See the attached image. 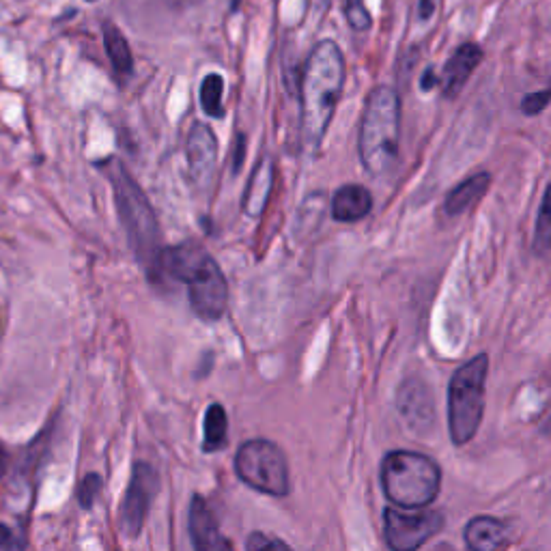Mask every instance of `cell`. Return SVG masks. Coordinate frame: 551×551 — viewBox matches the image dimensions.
<instances>
[{"label": "cell", "mask_w": 551, "mask_h": 551, "mask_svg": "<svg viewBox=\"0 0 551 551\" xmlns=\"http://www.w3.org/2000/svg\"><path fill=\"white\" fill-rule=\"evenodd\" d=\"M345 87V56L334 41L323 39L310 50L302 76V145L321 147Z\"/></svg>", "instance_id": "cell-1"}, {"label": "cell", "mask_w": 551, "mask_h": 551, "mask_svg": "<svg viewBox=\"0 0 551 551\" xmlns=\"http://www.w3.org/2000/svg\"><path fill=\"white\" fill-rule=\"evenodd\" d=\"M158 274L188 285L190 306L203 321L222 319L229 304V285L220 265L199 244H179L160 254Z\"/></svg>", "instance_id": "cell-2"}, {"label": "cell", "mask_w": 551, "mask_h": 551, "mask_svg": "<svg viewBox=\"0 0 551 551\" xmlns=\"http://www.w3.org/2000/svg\"><path fill=\"white\" fill-rule=\"evenodd\" d=\"M399 136H401V100L392 87L373 89L366 97L358 153L360 164L371 177L388 175L399 158Z\"/></svg>", "instance_id": "cell-3"}, {"label": "cell", "mask_w": 551, "mask_h": 551, "mask_svg": "<svg viewBox=\"0 0 551 551\" xmlns=\"http://www.w3.org/2000/svg\"><path fill=\"white\" fill-rule=\"evenodd\" d=\"M381 487L394 506L416 511L437 498L442 487V470L422 452L394 450L381 463Z\"/></svg>", "instance_id": "cell-4"}, {"label": "cell", "mask_w": 551, "mask_h": 551, "mask_svg": "<svg viewBox=\"0 0 551 551\" xmlns=\"http://www.w3.org/2000/svg\"><path fill=\"white\" fill-rule=\"evenodd\" d=\"M108 177L112 181V188H115L121 222L136 250V257L149 272H155V276H158V261L162 254L160 229L147 196L119 162H110Z\"/></svg>", "instance_id": "cell-5"}, {"label": "cell", "mask_w": 551, "mask_h": 551, "mask_svg": "<svg viewBox=\"0 0 551 551\" xmlns=\"http://www.w3.org/2000/svg\"><path fill=\"white\" fill-rule=\"evenodd\" d=\"M489 373L487 353L465 362L455 371L448 386V429L457 446L468 444L476 435L485 412V386Z\"/></svg>", "instance_id": "cell-6"}, {"label": "cell", "mask_w": 551, "mask_h": 551, "mask_svg": "<svg viewBox=\"0 0 551 551\" xmlns=\"http://www.w3.org/2000/svg\"><path fill=\"white\" fill-rule=\"evenodd\" d=\"M235 472L242 483L274 498L291 491L289 463L285 452L270 440H250L235 455Z\"/></svg>", "instance_id": "cell-7"}, {"label": "cell", "mask_w": 551, "mask_h": 551, "mask_svg": "<svg viewBox=\"0 0 551 551\" xmlns=\"http://www.w3.org/2000/svg\"><path fill=\"white\" fill-rule=\"evenodd\" d=\"M442 528L444 517L437 511H409V508L388 506L384 513V534L392 551H416Z\"/></svg>", "instance_id": "cell-8"}, {"label": "cell", "mask_w": 551, "mask_h": 551, "mask_svg": "<svg viewBox=\"0 0 551 551\" xmlns=\"http://www.w3.org/2000/svg\"><path fill=\"white\" fill-rule=\"evenodd\" d=\"M158 487V474H155L151 465L143 461L136 463L121 504L119 519L121 530L130 536V539H134V536H138L140 530H143L151 508V500L155 498V493H158Z\"/></svg>", "instance_id": "cell-9"}, {"label": "cell", "mask_w": 551, "mask_h": 551, "mask_svg": "<svg viewBox=\"0 0 551 551\" xmlns=\"http://www.w3.org/2000/svg\"><path fill=\"white\" fill-rule=\"evenodd\" d=\"M188 175L194 186L205 188L218 164V138L205 123H194L186 143Z\"/></svg>", "instance_id": "cell-10"}, {"label": "cell", "mask_w": 551, "mask_h": 551, "mask_svg": "<svg viewBox=\"0 0 551 551\" xmlns=\"http://www.w3.org/2000/svg\"><path fill=\"white\" fill-rule=\"evenodd\" d=\"M188 530L194 551H229L214 513L201 496H194L190 502Z\"/></svg>", "instance_id": "cell-11"}, {"label": "cell", "mask_w": 551, "mask_h": 551, "mask_svg": "<svg viewBox=\"0 0 551 551\" xmlns=\"http://www.w3.org/2000/svg\"><path fill=\"white\" fill-rule=\"evenodd\" d=\"M483 61V50L480 46L472 44H461L452 56L448 59L444 74L440 76V87H442V95L446 100H455V97L463 91L465 84H468L470 76L474 74V69Z\"/></svg>", "instance_id": "cell-12"}, {"label": "cell", "mask_w": 551, "mask_h": 551, "mask_svg": "<svg viewBox=\"0 0 551 551\" xmlns=\"http://www.w3.org/2000/svg\"><path fill=\"white\" fill-rule=\"evenodd\" d=\"M463 539L470 551H502L508 543V532L500 519L478 515L465 526Z\"/></svg>", "instance_id": "cell-13"}, {"label": "cell", "mask_w": 551, "mask_h": 551, "mask_svg": "<svg viewBox=\"0 0 551 551\" xmlns=\"http://www.w3.org/2000/svg\"><path fill=\"white\" fill-rule=\"evenodd\" d=\"M373 196L364 186L349 183L332 196V218L338 222H358L371 214Z\"/></svg>", "instance_id": "cell-14"}, {"label": "cell", "mask_w": 551, "mask_h": 551, "mask_svg": "<svg viewBox=\"0 0 551 551\" xmlns=\"http://www.w3.org/2000/svg\"><path fill=\"white\" fill-rule=\"evenodd\" d=\"M274 188V162L263 158L248 181L246 199H244V214L248 218H261L263 211L270 203V194Z\"/></svg>", "instance_id": "cell-15"}, {"label": "cell", "mask_w": 551, "mask_h": 551, "mask_svg": "<svg viewBox=\"0 0 551 551\" xmlns=\"http://www.w3.org/2000/svg\"><path fill=\"white\" fill-rule=\"evenodd\" d=\"M491 186V175L489 173H476L468 179H463L457 188H452L444 201L446 216L457 218L465 211L472 209L483 196L487 194Z\"/></svg>", "instance_id": "cell-16"}, {"label": "cell", "mask_w": 551, "mask_h": 551, "mask_svg": "<svg viewBox=\"0 0 551 551\" xmlns=\"http://www.w3.org/2000/svg\"><path fill=\"white\" fill-rule=\"evenodd\" d=\"M229 442V416L220 403L207 407L203 420V450L216 452Z\"/></svg>", "instance_id": "cell-17"}, {"label": "cell", "mask_w": 551, "mask_h": 551, "mask_svg": "<svg viewBox=\"0 0 551 551\" xmlns=\"http://www.w3.org/2000/svg\"><path fill=\"white\" fill-rule=\"evenodd\" d=\"M104 46H106V54H108L112 67H115V72L119 76L132 74L134 59H132L130 44H127V39L123 37L119 28L110 22L104 24Z\"/></svg>", "instance_id": "cell-18"}, {"label": "cell", "mask_w": 551, "mask_h": 551, "mask_svg": "<svg viewBox=\"0 0 551 551\" xmlns=\"http://www.w3.org/2000/svg\"><path fill=\"white\" fill-rule=\"evenodd\" d=\"M222 93H224V78L220 74L205 76V80L201 84V108L205 115L214 117V119L224 117Z\"/></svg>", "instance_id": "cell-19"}, {"label": "cell", "mask_w": 551, "mask_h": 551, "mask_svg": "<svg viewBox=\"0 0 551 551\" xmlns=\"http://www.w3.org/2000/svg\"><path fill=\"white\" fill-rule=\"evenodd\" d=\"M551 242V214H549V186L539 205V216H536V231H534V252L545 257Z\"/></svg>", "instance_id": "cell-20"}, {"label": "cell", "mask_w": 551, "mask_h": 551, "mask_svg": "<svg viewBox=\"0 0 551 551\" xmlns=\"http://www.w3.org/2000/svg\"><path fill=\"white\" fill-rule=\"evenodd\" d=\"M246 551H293L285 541L267 532H252L246 541Z\"/></svg>", "instance_id": "cell-21"}, {"label": "cell", "mask_w": 551, "mask_h": 551, "mask_svg": "<svg viewBox=\"0 0 551 551\" xmlns=\"http://www.w3.org/2000/svg\"><path fill=\"white\" fill-rule=\"evenodd\" d=\"M345 16L353 31H369L373 20L362 0H345Z\"/></svg>", "instance_id": "cell-22"}, {"label": "cell", "mask_w": 551, "mask_h": 551, "mask_svg": "<svg viewBox=\"0 0 551 551\" xmlns=\"http://www.w3.org/2000/svg\"><path fill=\"white\" fill-rule=\"evenodd\" d=\"M102 489V476L100 474H87L82 478V483L78 487V500L82 508H91L97 493Z\"/></svg>", "instance_id": "cell-23"}, {"label": "cell", "mask_w": 551, "mask_h": 551, "mask_svg": "<svg viewBox=\"0 0 551 551\" xmlns=\"http://www.w3.org/2000/svg\"><path fill=\"white\" fill-rule=\"evenodd\" d=\"M549 100H551L549 89H543L539 93H528L524 100H521V112L528 117L541 115V112L549 106Z\"/></svg>", "instance_id": "cell-24"}, {"label": "cell", "mask_w": 551, "mask_h": 551, "mask_svg": "<svg viewBox=\"0 0 551 551\" xmlns=\"http://www.w3.org/2000/svg\"><path fill=\"white\" fill-rule=\"evenodd\" d=\"M435 87H440V76H437V72H435L433 67H429L427 72L422 74V78H420V89L422 91H431Z\"/></svg>", "instance_id": "cell-25"}, {"label": "cell", "mask_w": 551, "mask_h": 551, "mask_svg": "<svg viewBox=\"0 0 551 551\" xmlns=\"http://www.w3.org/2000/svg\"><path fill=\"white\" fill-rule=\"evenodd\" d=\"M433 7H435L433 0H420V18L429 20L433 16V11H435Z\"/></svg>", "instance_id": "cell-26"}, {"label": "cell", "mask_w": 551, "mask_h": 551, "mask_svg": "<svg viewBox=\"0 0 551 551\" xmlns=\"http://www.w3.org/2000/svg\"><path fill=\"white\" fill-rule=\"evenodd\" d=\"M330 3H332V0H308V5H310V9H313V11H317V13H321V11H326V9L330 7Z\"/></svg>", "instance_id": "cell-27"}, {"label": "cell", "mask_w": 551, "mask_h": 551, "mask_svg": "<svg viewBox=\"0 0 551 551\" xmlns=\"http://www.w3.org/2000/svg\"><path fill=\"white\" fill-rule=\"evenodd\" d=\"M9 543H11V530L5 524H0V547H5Z\"/></svg>", "instance_id": "cell-28"}, {"label": "cell", "mask_w": 551, "mask_h": 551, "mask_svg": "<svg viewBox=\"0 0 551 551\" xmlns=\"http://www.w3.org/2000/svg\"><path fill=\"white\" fill-rule=\"evenodd\" d=\"M7 468H9V457H7L5 448L0 446V476H5V474H7Z\"/></svg>", "instance_id": "cell-29"}, {"label": "cell", "mask_w": 551, "mask_h": 551, "mask_svg": "<svg viewBox=\"0 0 551 551\" xmlns=\"http://www.w3.org/2000/svg\"><path fill=\"white\" fill-rule=\"evenodd\" d=\"M87 3H97V0H87Z\"/></svg>", "instance_id": "cell-30"}]
</instances>
